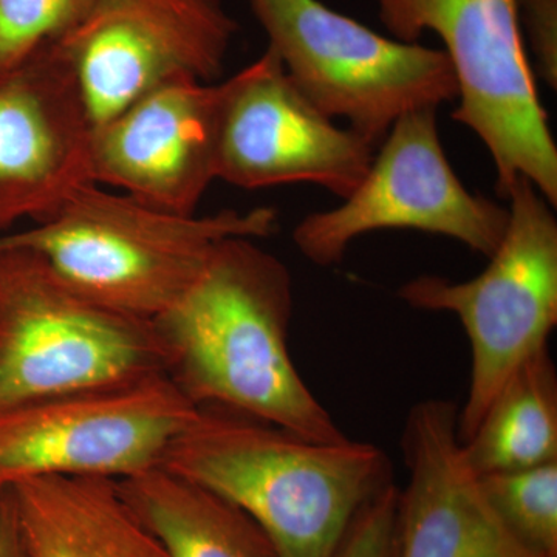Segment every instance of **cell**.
I'll return each instance as SVG.
<instances>
[{"label": "cell", "instance_id": "6da1fadb", "mask_svg": "<svg viewBox=\"0 0 557 557\" xmlns=\"http://www.w3.org/2000/svg\"><path fill=\"white\" fill-rule=\"evenodd\" d=\"M252 240L215 245L196 281L153 319L166 375L199 408L230 410L313 442H344L289 355L292 274Z\"/></svg>", "mask_w": 557, "mask_h": 557}, {"label": "cell", "instance_id": "7a4b0ae2", "mask_svg": "<svg viewBox=\"0 0 557 557\" xmlns=\"http://www.w3.org/2000/svg\"><path fill=\"white\" fill-rule=\"evenodd\" d=\"M160 468L240 508L277 557H335L359 511L394 483L372 443L313 442L218 408H199Z\"/></svg>", "mask_w": 557, "mask_h": 557}, {"label": "cell", "instance_id": "3957f363", "mask_svg": "<svg viewBox=\"0 0 557 557\" xmlns=\"http://www.w3.org/2000/svg\"><path fill=\"white\" fill-rule=\"evenodd\" d=\"M276 230L273 208L182 215L89 182L33 228L0 236V249H32L86 298L153 321L196 281L220 242L263 239Z\"/></svg>", "mask_w": 557, "mask_h": 557}, {"label": "cell", "instance_id": "277c9868", "mask_svg": "<svg viewBox=\"0 0 557 557\" xmlns=\"http://www.w3.org/2000/svg\"><path fill=\"white\" fill-rule=\"evenodd\" d=\"M166 366L153 321L86 298L32 249H0V416Z\"/></svg>", "mask_w": 557, "mask_h": 557}, {"label": "cell", "instance_id": "5b68a950", "mask_svg": "<svg viewBox=\"0 0 557 557\" xmlns=\"http://www.w3.org/2000/svg\"><path fill=\"white\" fill-rule=\"evenodd\" d=\"M394 39L417 42L435 33L458 89L453 119L474 132L507 197L518 177L556 208L557 148L528 61L518 0H376Z\"/></svg>", "mask_w": 557, "mask_h": 557}, {"label": "cell", "instance_id": "8992f818", "mask_svg": "<svg viewBox=\"0 0 557 557\" xmlns=\"http://www.w3.org/2000/svg\"><path fill=\"white\" fill-rule=\"evenodd\" d=\"M504 237L478 277L423 274L399 288L412 309L456 314L471 344V380L457 431L467 442L505 381L542 348L557 325V220L530 180L509 188Z\"/></svg>", "mask_w": 557, "mask_h": 557}, {"label": "cell", "instance_id": "52a82bcc", "mask_svg": "<svg viewBox=\"0 0 557 557\" xmlns=\"http://www.w3.org/2000/svg\"><path fill=\"white\" fill-rule=\"evenodd\" d=\"M247 2L298 89L375 148L406 113L458 98L443 50L381 36L319 0Z\"/></svg>", "mask_w": 557, "mask_h": 557}, {"label": "cell", "instance_id": "ba28073f", "mask_svg": "<svg viewBox=\"0 0 557 557\" xmlns=\"http://www.w3.org/2000/svg\"><path fill=\"white\" fill-rule=\"evenodd\" d=\"M437 110L401 116L357 189L338 208L300 220L293 242L304 258L319 267L336 265L355 240L381 230L437 234L486 258L496 251L508 208L465 188L443 149Z\"/></svg>", "mask_w": 557, "mask_h": 557}, {"label": "cell", "instance_id": "9c48e42d", "mask_svg": "<svg viewBox=\"0 0 557 557\" xmlns=\"http://www.w3.org/2000/svg\"><path fill=\"white\" fill-rule=\"evenodd\" d=\"M197 412L166 373L11 410L0 416V487L35 475L132 478L160 467Z\"/></svg>", "mask_w": 557, "mask_h": 557}, {"label": "cell", "instance_id": "30bf717a", "mask_svg": "<svg viewBox=\"0 0 557 557\" xmlns=\"http://www.w3.org/2000/svg\"><path fill=\"white\" fill-rule=\"evenodd\" d=\"M375 152L368 139L324 115L270 47L222 83L215 174L236 188L310 183L344 200Z\"/></svg>", "mask_w": 557, "mask_h": 557}, {"label": "cell", "instance_id": "8fae6325", "mask_svg": "<svg viewBox=\"0 0 557 557\" xmlns=\"http://www.w3.org/2000/svg\"><path fill=\"white\" fill-rule=\"evenodd\" d=\"M237 30L223 0H104L58 42L97 126L171 81L212 84Z\"/></svg>", "mask_w": 557, "mask_h": 557}, {"label": "cell", "instance_id": "7c38bea8", "mask_svg": "<svg viewBox=\"0 0 557 557\" xmlns=\"http://www.w3.org/2000/svg\"><path fill=\"white\" fill-rule=\"evenodd\" d=\"M91 127L60 42L0 67V231L22 219L40 222L72 190L94 182Z\"/></svg>", "mask_w": 557, "mask_h": 557}, {"label": "cell", "instance_id": "4fadbf2b", "mask_svg": "<svg viewBox=\"0 0 557 557\" xmlns=\"http://www.w3.org/2000/svg\"><path fill=\"white\" fill-rule=\"evenodd\" d=\"M222 84L175 79L91 127L90 175L164 211L194 215L215 174Z\"/></svg>", "mask_w": 557, "mask_h": 557}, {"label": "cell", "instance_id": "5bb4252c", "mask_svg": "<svg viewBox=\"0 0 557 557\" xmlns=\"http://www.w3.org/2000/svg\"><path fill=\"white\" fill-rule=\"evenodd\" d=\"M458 408L428 398L401 434L408 485L398 496V557H541L512 536L458 438Z\"/></svg>", "mask_w": 557, "mask_h": 557}, {"label": "cell", "instance_id": "9a60e30c", "mask_svg": "<svg viewBox=\"0 0 557 557\" xmlns=\"http://www.w3.org/2000/svg\"><path fill=\"white\" fill-rule=\"evenodd\" d=\"M5 486L30 557H170L127 507L116 480L50 474Z\"/></svg>", "mask_w": 557, "mask_h": 557}, {"label": "cell", "instance_id": "2e32d148", "mask_svg": "<svg viewBox=\"0 0 557 557\" xmlns=\"http://www.w3.org/2000/svg\"><path fill=\"white\" fill-rule=\"evenodd\" d=\"M116 485L170 557H277L267 534L240 508L174 472L157 467Z\"/></svg>", "mask_w": 557, "mask_h": 557}, {"label": "cell", "instance_id": "e0dca14e", "mask_svg": "<svg viewBox=\"0 0 557 557\" xmlns=\"http://www.w3.org/2000/svg\"><path fill=\"white\" fill-rule=\"evenodd\" d=\"M461 445L478 475L557 461V373L549 347L511 373Z\"/></svg>", "mask_w": 557, "mask_h": 557}, {"label": "cell", "instance_id": "ac0fdd59", "mask_svg": "<svg viewBox=\"0 0 557 557\" xmlns=\"http://www.w3.org/2000/svg\"><path fill=\"white\" fill-rule=\"evenodd\" d=\"M479 478L512 536L534 555L557 557V461Z\"/></svg>", "mask_w": 557, "mask_h": 557}, {"label": "cell", "instance_id": "d6986e66", "mask_svg": "<svg viewBox=\"0 0 557 557\" xmlns=\"http://www.w3.org/2000/svg\"><path fill=\"white\" fill-rule=\"evenodd\" d=\"M104 0H0V67H10L46 44L58 42Z\"/></svg>", "mask_w": 557, "mask_h": 557}, {"label": "cell", "instance_id": "ffe728a7", "mask_svg": "<svg viewBox=\"0 0 557 557\" xmlns=\"http://www.w3.org/2000/svg\"><path fill=\"white\" fill-rule=\"evenodd\" d=\"M399 487L391 483L359 511L335 557H398Z\"/></svg>", "mask_w": 557, "mask_h": 557}, {"label": "cell", "instance_id": "44dd1931", "mask_svg": "<svg viewBox=\"0 0 557 557\" xmlns=\"http://www.w3.org/2000/svg\"><path fill=\"white\" fill-rule=\"evenodd\" d=\"M536 70L548 87H557V0H518Z\"/></svg>", "mask_w": 557, "mask_h": 557}, {"label": "cell", "instance_id": "7402d4cb", "mask_svg": "<svg viewBox=\"0 0 557 557\" xmlns=\"http://www.w3.org/2000/svg\"><path fill=\"white\" fill-rule=\"evenodd\" d=\"M0 504H2V522H0V557H30L22 542L14 518L13 505L9 487H0Z\"/></svg>", "mask_w": 557, "mask_h": 557}, {"label": "cell", "instance_id": "603a6c76", "mask_svg": "<svg viewBox=\"0 0 557 557\" xmlns=\"http://www.w3.org/2000/svg\"><path fill=\"white\" fill-rule=\"evenodd\" d=\"M0 522H2V504H0Z\"/></svg>", "mask_w": 557, "mask_h": 557}]
</instances>
